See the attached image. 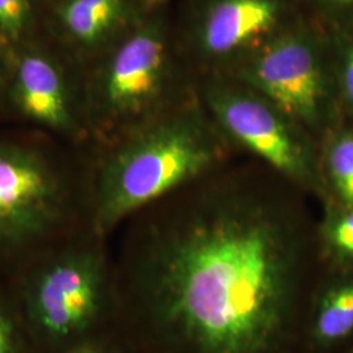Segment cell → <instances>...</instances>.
<instances>
[{
  "mask_svg": "<svg viewBox=\"0 0 353 353\" xmlns=\"http://www.w3.org/2000/svg\"><path fill=\"white\" fill-rule=\"evenodd\" d=\"M236 80L278 106L319 143L341 125L323 55L303 30L281 29L241 61Z\"/></svg>",
  "mask_w": 353,
  "mask_h": 353,
  "instance_id": "cell-7",
  "label": "cell"
},
{
  "mask_svg": "<svg viewBox=\"0 0 353 353\" xmlns=\"http://www.w3.org/2000/svg\"><path fill=\"white\" fill-rule=\"evenodd\" d=\"M230 150L202 102L173 106L112 143L89 176V228L108 239L141 210L227 165Z\"/></svg>",
  "mask_w": 353,
  "mask_h": 353,
  "instance_id": "cell-2",
  "label": "cell"
},
{
  "mask_svg": "<svg viewBox=\"0 0 353 353\" xmlns=\"http://www.w3.org/2000/svg\"><path fill=\"white\" fill-rule=\"evenodd\" d=\"M341 92L344 101L353 114V42L343 52L341 70Z\"/></svg>",
  "mask_w": 353,
  "mask_h": 353,
  "instance_id": "cell-17",
  "label": "cell"
},
{
  "mask_svg": "<svg viewBox=\"0 0 353 353\" xmlns=\"http://www.w3.org/2000/svg\"><path fill=\"white\" fill-rule=\"evenodd\" d=\"M89 176L42 147L0 140V274L89 227Z\"/></svg>",
  "mask_w": 353,
  "mask_h": 353,
  "instance_id": "cell-4",
  "label": "cell"
},
{
  "mask_svg": "<svg viewBox=\"0 0 353 353\" xmlns=\"http://www.w3.org/2000/svg\"><path fill=\"white\" fill-rule=\"evenodd\" d=\"M59 23L83 48H97L123 29L131 19L128 0H62Z\"/></svg>",
  "mask_w": 353,
  "mask_h": 353,
  "instance_id": "cell-11",
  "label": "cell"
},
{
  "mask_svg": "<svg viewBox=\"0 0 353 353\" xmlns=\"http://www.w3.org/2000/svg\"><path fill=\"white\" fill-rule=\"evenodd\" d=\"M345 353H353V345L352 347H351V348H350V350H348V351H347V352Z\"/></svg>",
  "mask_w": 353,
  "mask_h": 353,
  "instance_id": "cell-19",
  "label": "cell"
},
{
  "mask_svg": "<svg viewBox=\"0 0 353 353\" xmlns=\"http://www.w3.org/2000/svg\"><path fill=\"white\" fill-rule=\"evenodd\" d=\"M201 102L232 145L252 153L307 196L327 199L321 143L290 115L236 79L208 81Z\"/></svg>",
  "mask_w": 353,
  "mask_h": 353,
  "instance_id": "cell-5",
  "label": "cell"
},
{
  "mask_svg": "<svg viewBox=\"0 0 353 353\" xmlns=\"http://www.w3.org/2000/svg\"><path fill=\"white\" fill-rule=\"evenodd\" d=\"M316 225L318 255L328 268L353 270V208L327 199Z\"/></svg>",
  "mask_w": 353,
  "mask_h": 353,
  "instance_id": "cell-13",
  "label": "cell"
},
{
  "mask_svg": "<svg viewBox=\"0 0 353 353\" xmlns=\"http://www.w3.org/2000/svg\"><path fill=\"white\" fill-rule=\"evenodd\" d=\"M89 227L37 252L8 275L37 353H57L119 331L113 262Z\"/></svg>",
  "mask_w": 353,
  "mask_h": 353,
  "instance_id": "cell-3",
  "label": "cell"
},
{
  "mask_svg": "<svg viewBox=\"0 0 353 353\" xmlns=\"http://www.w3.org/2000/svg\"><path fill=\"white\" fill-rule=\"evenodd\" d=\"M331 3H335V4H341V6H350L353 4V0H328Z\"/></svg>",
  "mask_w": 353,
  "mask_h": 353,
  "instance_id": "cell-18",
  "label": "cell"
},
{
  "mask_svg": "<svg viewBox=\"0 0 353 353\" xmlns=\"http://www.w3.org/2000/svg\"><path fill=\"white\" fill-rule=\"evenodd\" d=\"M148 1H152V3H156V1H159V0H148Z\"/></svg>",
  "mask_w": 353,
  "mask_h": 353,
  "instance_id": "cell-20",
  "label": "cell"
},
{
  "mask_svg": "<svg viewBox=\"0 0 353 353\" xmlns=\"http://www.w3.org/2000/svg\"><path fill=\"white\" fill-rule=\"evenodd\" d=\"M321 165L327 199L353 208V126L341 123L321 141Z\"/></svg>",
  "mask_w": 353,
  "mask_h": 353,
  "instance_id": "cell-12",
  "label": "cell"
},
{
  "mask_svg": "<svg viewBox=\"0 0 353 353\" xmlns=\"http://www.w3.org/2000/svg\"><path fill=\"white\" fill-rule=\"evenodd\" d=\"M0 353H37L6 284H0Z\"/></svg>",
  "mask_w": 353,
  "mask_h": 353,
  "instance_id": "cell-14",
  "label": "cell"
},
{
  "mask_svg": "<svg viewBox=\"0 0 353 353\" xmlns=\"http://www.w3.org/2000/svg\"><path fill=\"white\" fill-rule=\"evenodd\" d=\"M57 353H135L121 331L101 335Z\"/></svg>",
  "mask_w": 353,
  "mask_h": 353,
  "instance_id": "cell-16",
  "label": "cell"
},
{
  "mask_svg": "<svg viewBox=\"0 0 353 353\" xmlns=\"http://www.w3.org/2000/svg\"><path fill=\"white\" fill-rule=\"evenodd\" d=\"M170 51L159 20L141 24L118 43L84 100L89 131L109 143L176 105L169 103Z\"/></svg>",
  "mask_w": 353,
  "mask_h": 353,
  "instance_id": "cell-6",
  "label": "cell"
},
{
  "mask_svg": "<svg viewBox=\"0 0 353 353\" xmlns=\"http://www.w3.org/2000/svg\"><path fill=\"white\" fill-rule=\"evenodd\" d=\"M8 100L26 122L67 139L89 131L85 108L76 100L62 68L41 50H26L14 64Z\"/></svg>",
  "mask_w": 353,
  "mask_h": 353,
  "instance_id": "cell-8",
  "label": "cell"
},
{
  "mask_svg": "<svg viewBox=\"0 0 353 353\" xmlns=\"http://www.w3.org/2000/svg\"><path fill=\"white\" fill-rule=\"evenodd\" d=\"M33 0H0V39L20 42L33 23Z\"/></svg>",
  "mask_w": 353,
  "mask_h": 353,
  "instance_id": "cell-15",
  "label": "cell"
},
{
  "mask_svg": "<svg viewBox=\"0 0 353 353\" xmlns=\"http://www.w3.org/2000/svg\"><path fill=\"white\" fill-rule=\"evenodd\" d=\"M352 345L353 270L328 268L309 297L301 353H345Z\"/></svg>",
  "mask_w": 353,
  "mask_h": 353,
  "instance_id": "cell-10",
  "label": "cell"
},
{
  "mask_svg": "<svg viewBox=\"0 0 353 353\" xmlns=\"http://www.w3.org/2000/svg\"><path fill=\"white\" fill-rule=\"evenodd\" d=\"M284 0H205L194 38L211 61H243L281 30Z\"/></svg>",
  "mask_w": 353,
  "mask_h": 353,
  "instance_id": "cell-9",
  "label": "cell"
},
{
  "mask_svg": "<svg viewBox=\"0 0 353 353\" xmlns=\"http://www.w3.org/2000/svg\"><path fill=\"white\" fill-rule=\"evenodd\" d=\"M305 196L224 165L130 217L113 271L132 351L301 353L318 255Z\"/></svg>",
  "mask_w": 353,
  "mask_h": 353,
  "instance_id": "cell-1",
  "label": "cell"
}]
</instances>
